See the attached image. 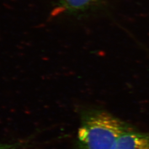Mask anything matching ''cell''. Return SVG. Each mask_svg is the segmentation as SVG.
<instances>
[{"mask_svg":"<svg viewBox=\"0 0 149 149\" xmlns=\"http://www.w3.org/2000/svg\"><path fill=\"white\" fill-rule=\"evenodd\" d=\"M133 128L103 111L91 110L81 115L77 134L79 149H113L119 137Z\"/></svg>","mask_w":149,"mask_h":149,"instance_id":"6da1fadb","label":"cell"},{"mask_svg":"<svg viewBox=\"0 0 149 149\" xmlns=\"http://www.w3.org/2000/svg\"><path fill=\"white\" fill-rule=\"evenodd\" d=\"M113 149H149V134L134 129L125 132L118 139Z\"/></svg>","mask_w":149,"mask_h":149,"instance_id":"7a4b0ae2","label":"cell"},{"mask_svg":"<svg viewBox=\"0 0 149 149\" xmlns=\"http://www.w3.org/2000/svg\"><path fill=\"white\" fill-rule=\"evenodd\" d=\"M106 0H59L63 9L70 13L92 11L102 5Z\"/></svg>","mask_w":149,"mask_h":149,"instance_id":"3957f363","label":"cell"},{"mask_svg":"<svg viewBox=\"0 0 149 149\" xmlns=\"http://www.w3.org/2000/svg\"><path fill=\"white\" fill-rule=\"evenodd\" d=\"M25 145L24 142L14 143H0V149H18Z\"/></svg>","mask_w":149,"mask_h":149,"instance_id":"277c9868","label":"cell"}]
</instances>
